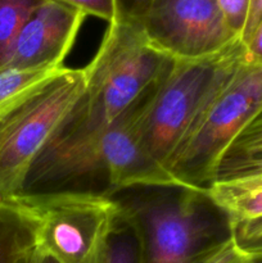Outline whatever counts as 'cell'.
<instances>
[{
  "mask_svg": "<svg viewBox=\"0 0 262 263\" xmlns=\"http://www.w3.org/2000/svg\"><path fill=\"white\" fill-rule=\"evenodd\" d=\"M110 197L135 233L139 263H210L233 240L230 220L207 190L135 186Z\"/></svg>",
  "mask_w": 262,
  "mask_h": 263,
  "instance_id": "obj_1",
  "label": "cell"
},
{
  "mask_svg": "<svg viewBox=\"0 0 262 263\" xmlns=\"http://www.w3.org/2000/svg\"><path fill=\"white\" fill-rule=\"evenodd\" d=\"M159 77L113 122L66 131L58 141L55 158L67 181L100 190L102 180L107 195L135 186L180 185L146 156L143 146L144 126Z\"/></svg>",
  "mask_w": 262,
  "mask_h": 263,
  "instance_id": "obj_2",
  "label": "cell"
},
{
  "mask_svg": "<svg viewBox=\"0 0 262 263\" xmlns=\"http://www.w3.org/2000/svg\"><path fill=\"white\" fill-rule=\"evenodd\" d=\"M262 113V66L246 62L210 95L166 164L186 187L208 190L223 156Z\"/></svg>",
  "mask_w": 262,
  "mask_h": 263,
  "instance_id": "obj_3",
  "label": "cell"
},
{
  "mask_svg": "<svg viewBox=\"0 0 262 263\" xmlns=\"http://www.w3.org/2000/svg\"><path fill=\"white\" fill-rule=\"evenodd\" d=\"M170 62L148 43L138 22L108 23L94 58L85 66L86 91L77 104V115L94 127L113 122Z\"/></svg>",
  "mask_w": 262,
  "mask_h": 263,
  "instance_id": "obj_4",
  "label": "cell"
},
{
  "mask_svg": "<svg viewBox=\"0 0 262 263\" xmlns=\"http://www.w3.org/2000/svg\"><path fill=\"white\" fill-rule=\"evenodd\" d=\"M86 71L64 67L0 115V200L22 193L31 167L86 91Z\"/></svg>",
  "mask_w": 262,
  "mask_h": 263,
  "instance_id": "obj_5",
  "label": "cell"
},
{
  "mask_svg": "<svg viewBox=\"0 0 262 263\" xmlns=\"http://www.w3.org/2000/svg\"><path fill=\"white\" fill-rule=\"evenodd\" d=\"M33 225L41 254L58 263H103L120 208L97 192H53L12 198Z\"/></svg>",
  "mask_w": 262,
  "mask_h": 263,
  "instance_id": "obj_6",
  "label": "cell"
},
{
  "mask_svg": "<svg viewBox=\"0 0 262 263\" xmlns=\"http://www.w3.org/2000/svg\"><path fill=\"white\" fill-rule=\"evenodd\" d=\"M244 62V44L236 40L216 55L172 61L161 74L144 126L146 156L166 171L172 153L213 90Z\"/></svg>",
  "mask_w": 262,
  "mask_h": 263,
  "instance_id": "obj_7",
  "label": "cell"
},
{
  "mask_svg": "<svg viewBox=\"0 0 262 263\" xmlns=\"http://www.w3.org/2000/svg\"><path fill=\"white\" fill-rule=\"evenodd\" d=\"M139 25L148 43L172 61L216 55L241 40L216 0H152Z\"/></svg>",
  "mask_w": 262,
  "mask_h": 263,
  "instance_id": "obj_8",
  "label": "cell"
},
{
  "mask_svg": "<svg viewBox=\"0 0 262 263\" xmlns=\"http://www.w3.org/2000/svg\"><path fill=\"white\" fill-rule=\"evenodd\" d=\"M86 15L54 0H44L18 32L0 68L64 67Z\"/></svg>",
  "mask_w": 262,
  "mask_h": 263,
  "instance_id": "obj_9",
  "label": "cell"
},
{
  "mask_svg": "<svg viewBox=\"0 0 262 263\" xmlns=\"http://www.w3.org/2000/svg\"><path fill=\"white\" fill-rule=\"evenodd\" d=\"M207 193L226 213L231 226L262 218V185L231 177L215 181Z\"/></svg>",
  "mask_w": 262,
  "mask_h": 263,
  "instance_id": "obj_10",
  "label": "cell"
},
{
  "mask_svg": "<svg viewBox=\"0 0 262 263\" xmlns=\"http://www.w3.org/2000/svg\"><path fill=\"white\" fill-rule=\"evenodd\" d=\"M35 241L33 225L14 199L0 200V263H14Z\"/></svg>",
  "mask_w": 262,
  "mask_h": 263,
  "instance_id": "obj_11",
  "label": "cell"
},
{
  "mask_svg": "<svg viewBox=\"0 0 262 263\" xmlns=\"http://www.w3.org/2000/svg\"><path fill=\"white\" fill-rule=\"evenodd\" d=\"M63 68H0V115L22 102Z\"/></svg>",
  "mask_w": 262,
  "mask_h": 263,
  "instance_id": "obj_12",
  "label": "cell"
},
{
  "mask_svg": "<svg viewBox=\"0 0 262 263\" xmlns=\"http://www.w3.org/2000/svg\"><path fill=\"white\" fill-rule=\"evenodd\" d=\"M44 0H0V66L31 13Z\"/></svg>",
  "mask_w": 262,
  "mask_h": 263,
  "instance_id": "obj_13",
  "label": "cell"
},
{
  "mask_svg": "<svg viewBox=\"0 0 262 263\" xmlns=\"http://www.w3.org/2000/svg\"><path fill=\"white\" fill-rule=\"evenodd\" d=\"M103 263H139L138 239L133 229L121 218V216L112 234Z\"/></svg>",
  "mask_w": 262,
  "mask_h": 263,
  "instance_id": "obj_14",
  "label": "cell"
},
{
  "mask_svg": "<svg viewBox=\"0 0 262 263\" xmlns=\"http://www.w3.org/2000/svg\"><path fill=\"white\" fill-rule=\"evenodd\" d=\"M256 156H262V113L235 139L221 163Z\"/></svg>",
  "mask_w": 262,
  "mask_h": 263,
  "instance_id": "obj_15",
  "label": "cell"
},
{
  "mask_svg": "<svg viewBox=\"0 0 262 263\" xmlns=\"http://www.w3.org/2000/svg\"><path fill=\"white\" fill-rule=\"evenodd\" d=\"M236 246L256 261L262 259V218L231 226Z\"/></svg>",
  "mask_w": 262,
  "mask_h": 263,
  "instance_id": "obj_16",
  "label": "cell"
},
{
  "mask_svg": "<svg viewBox=\"0 0 262 263\" xmlns=\"http://www.w3.org/2000/svg\"><path fill=\"white\" fill-rule=\"evenodd\" d=\"M61 4L71 7L85 15L100 18L107 23L115 22L117 18L115 0H54Z\"/></svg>",
  "mask_w": 262,
  "mask_h": 263,
  "instance_id": "obj_17",
  "label": "cell"
},
{
  "mask_svg": "<svg viewBox=\"0 0 262 263\" xmlns=\"http://www.w3.org/2000/svg\"><path fill=\"white\" fill-rule=\"evenodd\" d=\"M229 26L241 39L248 20L251 0H216Z\"/></svg>",
  "mask_w": 262,
  "mask_h": 263,
  "instance_id": "obj_18",
  "label": "cell"
},
{
  "mask_svg": "<svg viewBox=\"0 0 262 263\" xmlns=\"http://www.w3.org/2000/svg\"><path fill=\"white\" fill-rule=\"evenodd\" d=\"M262 172V156L249 157V158L236 159L231 162H223L218 166L216 174L217 180L231 179V177L246 176V175L261 174Z\"/></svg>",
  "mask_w": 262,
  "mask_h": 263,
  "instance_id": "obj_19",
  "label": "cell"
},
{
  "mask_svg": "<svg viewBox=\"0 0 262 263\" xmlns=\"http://www.w3.org/2000/svg\"><path fill=\"white\" fill-rule=\"evenodd\" d=\"M117 18L121 22H140L152 0H115ZM115 21V22H116Z\"/></svg>",
  "mask_w": 262,
  "mask_h": 263,
  "instance_id": "obj_20",
  "label": "cell"
},
{
  "mask_svg": "<svg viewBox=\"0 0 262 263\" xmlns=\"http://www.w3.org/2000/svg\"><path fill=\"white\" fill-rule=\"evenodd\" d=\"M244 62L262 66V20L257 23L249 37L244 41Z\"/></svg>",
  "mask_w": 262,
  "mask_h": 263,
  "instance_id": "obj_21",
  "label": "cell"
},
{
  "mask_svg": "<svg viewBox=\"0 0 262 263\" xmlns=\"http://www.w3.org/2000/svg\"><path fill=\"white\" fill-rule=\"evenodd\" d=\"M254 259L249 257L248 254L244 253L238 246L235 240L230 241L218 256H216L210 263H253Z\"/></svg>",
  "mask_w": 262,
  "mask_h": 263,
  "instance_id": "obj_22",
  "label": "cell"
},
{
  "mask_svg": "<svg viewBox=\"0 0 262 263\" xmlns=\"http://www.w3.org/2000/svg\"><path fill=\"white\" fill-rule=\"evenodd\" d=\"M262 20V0H251V7H249L248 20H247L246 28H244L241 41H246L254 30L257 23Z\"/></svg>",
  "mask_w": 262,
  "mask_h": 263,
  "instance_id": "obj_23",
  "label": "cell"
},
{
  "mask_svg": "<svg viewBox=\"0 0 262 263\" xmlns=\"http://www.w3.org/2000/svg\"><path fill=\"white\" fill-rule=\"evenodd\" d=\"M40 262V252L36 248V244L33 241L27 249L23 251V253L21 254L17 258V261L14 263H39Z\"/></svg>",
  "mask_w": 262,
  "mask_h": 263,
  "instance_id": "obj_24",
  "label": "cell"
},
{
  "mask_svg": "<svg viewBox=\"0 0 262 263\" xmlns=\"http://www.w3.org/2000/svg\"><path fill=\"white\" fill-rule=\"evenodd\" d=\"M39 263H58V262L54 261V259L50 258V257L44 256V254L40 253V262H39Z\"/></svg>",
  "mask_w": 262,
  "mask_h": 263,
  "instance_id": "obj_25",
  "label": "cell"
},
{
  "mask_svg": "<svg viewBox=\"0 0 262 263\" xmlns=\"http://www.w3.org/2000/svg\"><path fill=\"white\" fill-rule=\"evenodd\" d=\"M253 263H262V259H256Z\"/></svg>",
  "mask_w": 262,
  "mask_h": 263,
  "instance_id": "obj_26",
  "label": "cell"
}]
</instances>
